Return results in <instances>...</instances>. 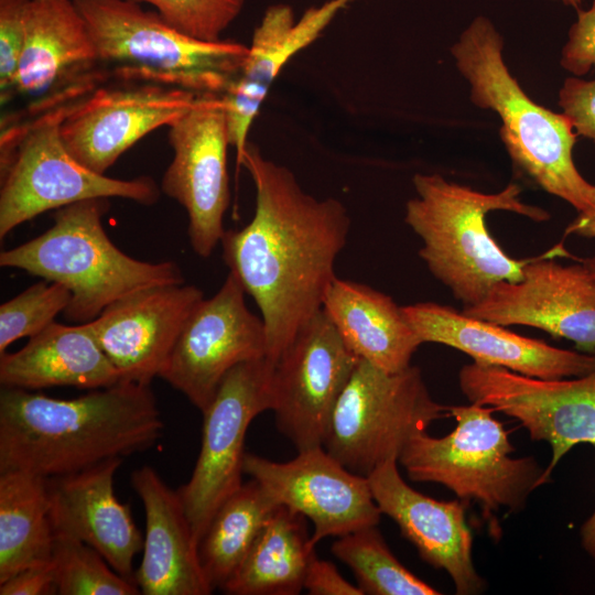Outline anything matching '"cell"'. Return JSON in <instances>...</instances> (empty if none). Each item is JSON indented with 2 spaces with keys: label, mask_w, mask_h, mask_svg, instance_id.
I'll list each match as a JSON object with an SVG mask.
<instances>
[{
  "label": "cell",
  "mask_w": 595,
  "mask_h": 595,
  "mask_svg": "<svg viewBox=\"0 0 595 595\" xmlns=\"http://www.w3.org/2000/svg\"><path fill=\"white\" fill-rule=\"evenodd\" d=\"M53 542L47 478L24 470L0 473V583L50 562Z\"/></svg>",
  "instance_id": "obj_28"
},
{
  "label": "cell",
  "mask_w": 595,
  "mask_h": 595,
  "mask_svg": "<svg viewBox=\"0 0 595 595\" xmlns=\"http://www.w3.org/2000/svg\"><path fill=\"white\" fill-rule=\"evenodd\" d=\"M550 1H559L563 3L564 6L574 8L576 11L582 9V4L584 2V0H550Z\"/></svg>",
  "instance_id": "obj_41"
},
{
  "label": "cell",
  "mask_w": 595,
  "mask_h": 595,
  "mask_svg": "<svg viewBox=\"0 0 595 595\" xmlns=\"http://www.w3.org/2000/svg\"><path fill=\"white\" fill-rule=\"evenodd\" d=\"M552 250L529 259L521 280L496 283L462 312L502 326L536 327L573 342L578 351L595 354V277L583 261L564 266L552 260L564 253L562 248Z\"/></svg>",
  "instance_id": "obj_16"
},
{
  "label": "cell",
  "mask_w": 595,
  "mask_h": 595,
  "mask_svg": "<svg viewBox=\"0 0 595 595\" xmlns=\"http://www.w3.org/2000/svg\"><path fill=\"white\" fill-rule=\"evenodd\" d=\"M560 64L576 77L595 69V0L588 9L577 11L576 21L571 25L562 48Z\"/></svg>",
  "instance_id": "obj_35"
},
{
  "label": "cell",
  "mask_w": 595,
  "mask_h": 595,
  "mask_svg": "<svg viewBox=\"0 0 595 595\" xmlns=\"http://www.w3.org/2000/svg\"><path fill=\"white\" fill-rule=\"evenodd\" d=\"M272 370L267 357L238 364L202 412L201 451L190 480L177 489L198 543L218 508L244 484L246 433L258 414L270 410Z\"/></svg>",
  "instance_id": "obj_10"
},
{
  "label": "cell",
  "mask_w": 595,
  "mask_h": 595,
  "mask_svg": "<svg viewBox=\"0 0 595 595\" xmlns=\"http://www.w3.org/2000/svg\"><path fill=\"white\" fill-rule=\"evenodd\" d=\"M163 429L148 385L119 381L74 399L2 387L0 473L44 478L77 473L149 450Z\"/></svg>",
  "instance_id": "obj_2"
},
{
  "label": "cell",
  "mask_w": 595,
  "mask_h": 595,
  "mask_svg": "<svg viewBox=\"0 0 595 595\" xmlns=\"http://www.w3.org/2000/svg\"><path fill=\"white\" fill-rule=\"evenodd\" d=\"M569 235L595 238V210L592 213H578L564 231V236Z\"/></svg>",
  "instance_id": "obj_39"
},
{
  "label": "cell",
  "mask_w": 595,
  "mask_h": 595,
  "mask_svg": "<svg viewBox=\"0 0 595 595\" xmlns=\"http://www.w3.org/2000/svg\"><path fill=\"white\" fill-rule=\"evenodd\" d=\"M303 588L312 595H364L361 588L345 580L333 563L320 560L316 554L307 565Z\"/></svg>",
  "instance_id": "obj_37"
},
{
  "label": "cell",
  "mask_w": 595,
  "mask_h": 595,
  "mask_svg": "<svg viewBox=\"0 0 595 595\" xmlns=\"http://www.w3.org/2000/svg\"><path fill=\"white\" fill-rule=\"evenodd\" d=\"M154 7L159 15L180 33L215 43L241 13L246 0H130Z\"/></svg>",
  "instance_id": "obj_33"
},
{
  "label": "cell",
  "mask_w": 595,
  "mask_h": 595,
  "mask_svg": "<svg viewBox=\"0 0 595 595\" xmlns=\"http://www.w3.org/2000/svg\"><path fill=\"white\" fill-rule=\"evenodd\" d=\"M331 551L353 571L364 594H440L397 560L377 526L364 527L338 537Z\"/></svg>",
  "instance_id": "obj_30"
},
{
  "label": "cell",
  "mask_w": 595,
  "mask_h": 595,
  "mask_svg": "<svg viewBox=\"0 0 595 595\" xmlns=\"http://www.w3.org/2000/svg\"><path fill=\"white\" fill-rule=\"evenodd\" d=\"M504 39L486 17H476L452 45L459 74L469 84V99L496 112L499 136L515 166L544 192L578 213L595 210V185L577 170L575 133L562 112L532 100L509 72Z\"/></svg>",
  "instance_id": "obj_4"
},
{
  "label": "cell",
  "mask_w": 595,
  "mask_h": 595,
  "mask_svg": "<svg viewBox=\"0 0 595 595\" xmlns=\"http://www.w3.org/2000/svg\"><path fill=\"white\" fill-rule=\"evenodd\" d=\"M109 207V198H91L56 209L52 227L2 251L0 266L63 284L72 294L63 314L75 323L95 320L137 290L184 283L175 262L134 259L109 239L102 226Z\"/></svg>",
  "instance_id": "obj_6"
},
{
  "label": "cell",
  "mask_w": 595,
  "mask_h": 595,
  "mask_svg": "<svg viewBox=\"0 0 595 595\" xmlns=\"http://www.w3.org/2000/svg\"><path fill=\"white\" fill-rule=\"evenodd\" d=\"M581 543L588 555L595 559V510L581 527Z\"/></svg>",
  "instance_id": "obj_40"
},
{
  "label": "cell",
  "mask_w": 595,
  "mask_h": 595,
  "mask_svg": "<svg viewBox=\"0 0 595 595\" xmlns=\"http://www.w3.org/2000/svg\"><path fill=\"white\" fill-rule=\"evenodd\" d=\"M63 284L40 281L0 305V355L22 337H33L55 322L71 302Z\"/></svg>",
  "instance_id": "obj_32"
},
{
  "label": "cell",
  "mask_w": 595,
  "mask_h": 595,
  "mask_svg": "<svg viewBox=\"0 0 595 595\" xmlns=\"http://www.w3.org/2000/svg\"><path fill=\"white\" fill-rule=\"evenodd\" d=\"M104 84L96 77L30 101L1 119L0 238L52 209L91 198H125L153 205L161 190L147 175L109 177L86 167L67 150L61 126L74 105Z\"/></svg>",
  "instance_id": "obj_3"
},
{
  "label": "cell",
  "mask_w": 595,
  "mask_h": 595,
  "mask_svg": "<svg viewBox=\"0 0 595 595\" xmlns=\"http://www.w3.org/2000/svg\"><path fill=\"white\" fill-rule=\"evenodd\" d=\"M203 299L195 285H152L112 302L89 325L121 381L150 386Z\"/></svg>",
  "instance_id": "obj_18"
},
{
  "label": "cell",
  "mask_w": 595,
  "mask_h": 595,
  "mask_svg": "<svg viewBox=\"0 0 595 595\" xmlns=\"http://www.w3.org/2000/svg\"><path fill=\"white\" fill-rule=\"evenodd\" d=\"M104 73L73 0H31L12 99L39 100Z\"/></svg>",
  "instance_id": "obj_24"
},
{
  "label": "cell",
  "mask_w": 595,
  "mask_h": 595,
  "mask_svg": "<svg viewBox=\"0 0 595 595\" xmlns=\"http://www.w3.org/2000/svg\"><path fill=\"white\" fill-rule=\"evenodd\" d=\"M241 165L255 184L256 209L244 228L225 231L223 259L261 312L266 357L274 364L322 310L350 218L340 201L306 193L290 169L255 144L248 142Z\"/></svg>",
  "instance_id": "obj_1"
},
{
  "label": "cell",
  "mask_w": 595,
  "mask_h": 595,
  "mask_svg": "<svg viewBox=\"0 0 595 595\" xmlns=\"http://www.w3.org/2000/svg\"><path fill=\"white\" fill-rule=\"evenodd\" d=\"M585 266L588 268L591 273L595 277V255L591 258L582 260Z\"/></svg>",
  "instance_id": "obj_42"
},
{
  "label": "cell",
  "mask_w": 595,
  "mask_h": 595,
  "mask_svg": "<svg viewBox=\"0 0 595 595\" xmlns=\"http://www.w3.org/2000/svg\"><path fill=\"white\" fill-rule=\"evenodd\" d=\"M121 376L98 344L89 322H53L15 353L0 355L2 387L37 390L52 387L107 388Z\"/></svg>",
  "instance_id": "obj_25"
},
{
  "label": "cell",
  "mask_w": 595,
  "mask_h": 595,
  "mask_svg": "<svg viewBox=\"0 0 595 595\" xmlns=\"http://www.w3.org/2000/svg\"><path fill=\"white\" fill-rule=\"evenodd\" d=\"M358 360L322 309L273 364L270 410L298 452L323 445L334 407Z\"/></svg>",
  "instance_id": "obj_13"
},
{
  "label": "cell",
  "mask_w": 595,
  "mask_h": 595,
  "mask_svg": "<svg viewBox=\"0 0 595 595\" xmlns=\"http://www.w3.org/2000/svg\"><path fill=\"white\" fill-rule=\"evenodd\" d=\"M51 562L58 595H138L137 584L118 574L90 545L54 536Z\"/></svg>",
  "instance_id": "obj_31"
},
{
  "label": "cell",
  "mask_w": 595,
  "mask_h": 595,
  "mask_svg": "<svg viewBox=\"0 0 595 595\" xmlns=\"http://www.w3.org/2000/svg\"><path fill=\"white\" fill-rule=\"evenodd\" d=\"M390 459L368 476L372 497L381 513L390 517L430 565L444 570L459 595L477 594L485 581L472 558L473 536L459 500L441 501L411 488Z\"/></svg>",
  "instance_id": "obj_20"
},
{
  "label": "cell",
  "mask_w": 595,
  "mask_h": 595,
  "mask_svg": "<svg viewBox=\"0 0 595 595\" xmlns=\"http://www.w3.org/2000/svg\"><path fill=\"white\" fill-rule=\"evenodd\" d=\"M245 293L229 273L217 293L192 312L160 374L202 412L230 369L267 356L264 323L248 310Z\"/></svg>",
  "instance_id": "obj_14"
},
{
  "label": "cell",
  "mask_w": 595,
  "mask_h": 595,
  "mask_svg": "<svg viewBox=\"0 0 595 595\" xmlns=\"http://www.w3.org/2000/svg\"><path fill=\"white\" fill-rule=\"evenodd\" d=\"M412 182L416 196L405 204L404 221L422 240L419 256L429 271L463 307L480 302L500 281L522 279L529 259L509 257L486 225V215L494 210L534 221L550 218L545 209L521 201L518 184L483 193L436 173H416Z\"/></svg>",
  "instance_id": "obj_5"
},
{
  "label": "cell",
  "mask_w": 595,
  "mask_h": 595,
  "mask_svg": "<svg viewBox=\"0 0 595 595\" xmlns=\"http://www.w3.org/2000/svg\"><path fill=\"white\" fill-rule=\"evenodd\" d=\"M57 594L52 562L26 567L0 583V595Z\"/></svg>",
  "instance_id": "obj_38"
},
{
  "label": "cell",
  "mask_w": 595,
  "mask_h": 595,
  "mask_svg": "<svg viewBox=\"0 0 595 595\" xmlns=\"http://www.w3.org/2000/svg\"><path fill=\"white\" fill-rule=\"evenodd\" d=\"M31 0H0V100H12Z\"/></svg>",
  "instance_id": "obj_34"
},
{
  "label": "cell",
  "mask_w": 595,
  "mask_h": 595,
  "mask_svg": "<svg viewBox=\"0 0 595 595\" xmlns=\"http://www.w3.org/2000/svg\"><path fill=\"white\" fill-rule=\"evenodd\" d=\"M306 518L279 506L263 526L246 559L223 586L231 595H296L315 547Z\"/></svg>",
  "instance_id": "obj_27"
},
{
  "label": "cell",
  "mask_w": 595,
  "mask_h": 595,
  "mask_svg": "<svg viewBox=\"0 0 595 595\" xmlns=\"http://www.w3.org/2000/svg\"><path fill=\"white\" fill-rule=\"evenodd\" d=\"M169 127L173 158L160 190L184 207L194 252L208 258L225 234L230 203L227 151L230 147L220 94H201Z\"/></svg>",
  "instance_id": "obj_12"
},
{
  "label": "cell",
  "mask_w": 595,
  "mask_h": 595,
  "mask_svg": "<svg viewBox=\"0 0 595 595\" xmlns=\"http://www.w3.org/2000/svg\"><path fill=\"white\" fill-rule=\"evenodd\" d=\"M446 416L450 405L431 397L420 368L390 374L359 359L337 399L322 446L348 470L367 477L382 463L398 461L413 435Z\"/></svg>",
  "instance_id": "obj_9"
},
{
  "label": "cell",
  "mask_w": 595,
  "mask_h": 595,
  "mask_svg": "<svg viewBox=\"0 0 595 595\" xmlns=\"http://www.w3.org/2000/svg\"><path fill=\"white\" fill-rule=\"evenodd\" d=\"M145 516L143 555L134 583L144 595H208L198 542L177 490H172L150 466L131 475Z\"/></svg>",
  "instance_id": "obj_23"
},
{
  "label": "cell",
  "mask_w": 595,
  "mask_h": 595,
  "mask_svg": "<svg viewBox=\"0 0 595 595\" xmlns=\"http://www.w3.org/2000/svg\"><path fill=\"white\" fill-rule=\"evenodd\" d=\"M199 95L160 84L108 80L74 105L61 136L78 162L105 174L134 143L187 111Z\"/></svg>",
  "instance_id": "obj_15"
},
{
  "label": "cell",
  "mask_w": 595,
  "mask_h": 595,
  "mask_svg": "<svg viewBox=\"0 0 595 595\" xmlns=\"http://www.w3.org/2000/svg\"><path fill=\"white\" fill-rule=\"evenodd\" d=\"M123 458L47 478L54 536L79 540L97 550L125 578L134 582L133 559L143 549L130 506L119 501L113 478Z\"/></svg>",
  "instance_id": "obj_22"
},
{
  "label": "cell",
  "mask_w": 595,
  "mask_h": 595,
  "mask_svg": "<svg viewBox=\"0 0 595 595\" xmlns=\"http://www.w3.org/2000/svg\"><path fill=\"white\" fill-rule=\"evenodd\" d=\"M110 80L152 83L197 94H224L239 74L248 46L206 43L169 25L130 0H73Z\"/></svg>",
  "instance_id": "obj_7"
},
{
  "label": "cell",
  "mask_w": 595,
  "mask_h": 595,
  "mask_svg": "<svg viewBox=\"0 0 595 595\" xmlns=\"http://www.w3.org/2000/svg\"><path fill=\"white\" fill-rule=\"evenodd\" d=\"M402 312L422 344L453 347L477 364L547 380L578 377L595 368V354L553 347L447 305L416 303L402 306Z\"/></svg>",
  "instance_id": "obj_19"
},
{
  "label": "cell",
  "mask_w": 595,
  "mask_h": 595,
  "mask_svg": "<svg viewBox=\"0 0 595 595\" xmlns=\"http://www.w3.org/2000/svg\"><path fill=\"white\" fill-rule=\"evenodd\" d=\"M491 407L470 403L450 407L455 429L443 437L426 431L413 435L398 462L413 482L436 483L451 489L465 505L477 502L491 519L501 509L520 511L544 469L533 457L511 456L509 433Z\"/></svg>",
  "instance_id": "obj_8"
},
{
  "label": "cell",
  "mask_w": 595,
  "mask_h": 595,
  "mask_svg": "<svg viewBox=\"0 0 595 595\" xmlns=\"http://www.w3.org/2000/svg\"><path fill=\"white\" fill-rule=\"evenodd\" d=\"M322 309L348 349L386 372L409 366L422 344L391 296L369 285L335 278Z\"/></svg>",
  "instance_id": "obj_26"
},
{
  "label": "cell",
  "mask_w": 595,
  "mask_h": 595,
  "mask_svg": "<svg viewBox=\"0 0 595 595\" xmlns=\"http://www.w3.org/2000/svg\"><path fill=\"white\" fill-rule=\"evenodd\" d=\"M244 473L278 505L311 520L313 547L327 537L377 526L382 515L368 478L348 470L323 446L298 452L283 463L246 453Z\"/></svg>",
  "instance_id": "obj_17"
},
{
  "label": "cell",
  "mask_w": 595,
  "mask_h": 595,
  "mask_svg": "<svg viewBox=\"0 0 595 595\" xmlns=\"http://www.w3.org/2000/svg\"><path fill=\"white\" fill-rule=\"evenodd\" d=\"M558 105L575 133L595 145V79L567 77L559 90Z\"/></svg>",
  "instance_id": "obj_36"
},
{
  "label": "cell",
  "mask_w": 595,
  "mask_h": 595,
  "mask_svg": "<svg viewBox=\"0 0 595 595\" xmlns=\"http://www.w3.org/2000/svg\"><path fill=\"white\" fill-rule=\"evenodd\" d=\"M351 0H328L295 20L289 4L268 7L255 29L239 74L221 95L230 147L241 165L248 132L274 79L284 65L313 43Z\"/></svg>",
  "instance_id": "obj_21"
},
{
  "label": "cell",
  "mask_w": 595,
  "mask_h": 595,
  "mask_svg": "<svg viewBox=\"0 0 595 595\" xmlns=\"http://www.w3.org/2000/svg\"><path fill=\"white\" fill-rule=\"evenodd\" d=\"M279 506L251 479L218 508L198 543L199 561L213 588H223L236 573Z\"/></svg>",
  "instance_id": "obj_29"
},
{
  "label": "cell",
  "mask_w": 595,
  "mask_h": 595,
  "mask_svg": "<svg viewBox=\"0 0 595 595\" xmlns=\"http://www.w3.org/2000/svg\"><path fill=\"white\" fill-rule=\"evenodd\" d=\"M458 385L470 403L518 420L532 441L550 444L543 485L572 447L581 443L595 447V368L572 379L547 380L472 363L459 370Z\"/></svg>",
  "instance_id": "obj_11"
}]
</instances>
